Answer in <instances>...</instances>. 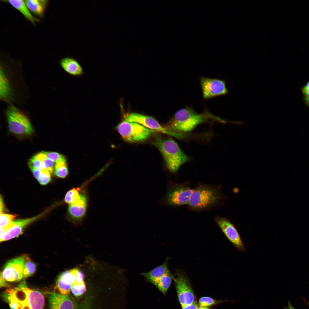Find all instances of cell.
<instances>
[{
  "mask_svg": "<svg viewBox=\"0 0 309 309\" xmlns=\"http://www.w3.org/2000/svg\"><path fill=\"white\" fill-rule=\"evenodd\" d=\"M25 260V256L10 260L5 264L0 274L6 281L12 282L21 281L23 278Z\"/></svg>",
  "mask_w": 309,
  "mask_h": 309,
  "instance_id": "cell-10",
  "label": "cell"
},
{
  "mask_svg": "<svg viewBox=\"0 0 309 309\" xmlns=\"http://www.w3.org/2000/svg\"><path fill=\"white\" fill-rule=\"evenodd\" d=\"M82 272L77 268L67 270L62 273L58 277L56 287L62 294L68 295L70 293L73 285L80 284L84 282Z\"/></svg>",
  "mask_w": 309,
  "mask_h": 309,
  "instance_id": "cell-8",
  "label": "cell"
},
{
  "mask_svg": "<svg viewBox=\"0 0 309 309\" xmlns=\"http://www.w3.org/2000/svg\"><path fill=\"white\" fill-rule=\"evenodd\" d=\"M6 281L4 279L1 275H0V287H3L6 286L7 284L6 282Z\"/></svg>",
  "mask_w": 309,
  "mask_h": 309,
  "instance_id": "cell-36",
  "label": "cell"
},
{
  "mask_svg": "<svg viewBox=\"0 0 309 309\" xmlns=\"http://www.w3.org/2000/svg\"><path fill=\"white\" fill-rule=\"evenodd\" d=\"M125 119L129 122L139 123L150 129L164 134L172 135L161 126L157 121L152 117L136 113H131L126 115Z\"/></svg>",
  "mask_w": 309,
  "mask_h": 309,
  "instance_id": "cell-14",
  "label": "cell"
},
{
  "mask_svg": "<svg viewBox=\"0 0 309 309\" xmlns=\"http://www.w3.org/2000/svg\"><path fill=\"white\" fill-rule=\"evenodd\" d=\"M10 89L8 80L3 70L1 69L0 72V96L3 98L7 97L10 92Z\"/></svg>",
  "mask_w": 309,
  "mask_h": 309,
  "instance_id": "cell-24",
  "label": "cell"
},
{
  "mask_svg": "<svg viewBox=\"0 0 309 309\" xmlns=\"http://www.w3.org/2000/svg\"><path fill=\"white\" fill-rule=\"evenodd\" d=\"M35 155L42 162L45 169L47 170L51 173L54 172L55 163L47 158L43 151L36 154Z\"/></svg>",
  "mask_w": 309,
  "mask_h": 309,
  "instance_id": "cell-26",
  "label": "cell"
},
{
  "mask_svg": "<svg viewBox=\"0 0 309 309\" xmlns=\"http://www.w3.org/2000/svg\"><path fill=\"white\" fill-rule=\"evenodd\" d=\"M43 152L47 158L52 160L55 163L66 159L64 156L57 152Z\"/></svg>",
  "mask_w": 309,
  "mask_h": 309,
  "instance_id": "cell-28",
  "label": "cell"
},
{
  "mask_svg": "<svg viewBox=\"0 0 309 309\" xmlns=\"http://www.w3.org/2000/svg\"><path fill=\"white\" fill-rule=\"evenodd\" d=\"M86 290V285L84 282L78 285L72 286L71 291L75 296H78L82 295Z\"/></svg>",
  "mask_w": 309,
  "mask_h": 309,
  "instance_id": "cell-31",
  "label": "cell"
},
{
  "mask_svg": "<svg viewBox=\"0 0 309 309\" xmlns=\"http://www.w3.org/2000/svg\"><path fill=\"white\" fill-rule=\"evenodd\" d=\"M29 166L38 169L43 170L45 169L42 162L35 155L30 159L28 162Z\"/></svg>",
  "mask_w": 309,
  "mask_h": 309,
  "instance_id": "cell-29",
  "label": "cell"
},
{
  "mask_svg": "<svg viewBox=\"0 0 309 309\" xmlns=\"http://www.w3.org/2000/svg\"><path fill=\"white\" fill-rule=\"evenodd\" d=\"M41 213L34 217L13 221L1 230L3 234L0 239V242L10 240L17 237L23 232V229L27 225L42 217L46 212Z\"/></svg>",
  "mask_w": 309,
  "mask_h": 309,
  "instance_id": "cell-11",
  "label": "cell"
},
{
  "mask_svg": "<svg viewBox=\"0 0 309 309\" xmlns=\"http://www.w3.org/2000/svg\"><path fill=\"white\" fill-rule=\"evenodd\" d=\"M173 276L171 272L165 275L153 284L162 293L165 294L169 287Z\"/></svg>",
  "mask_w": 309,
  "mask_h": 309,
  "instance_id": "cell-21",
  "label": "cell"
},
{
  "mask_svg": "<svg viewBox=\"0 0 309 309\" xmlns=\"http://www.w3.org/2000/svg\"><path fill=\"white\" fill-rule=\"evenodd\" d=\"M25 260L23 269V277L25 278L32 276L35 272L36 265L29 258L25 256Z\"/></svg>",
  "mask_w": 309,
  "mask_h": 309,
  "instance_id": "cell-25",
  "label": "cell"
},
{
  "mask_svg": "<svg viewBox=\"0 0 309 309\" xmlns=\"http://www.w3.org/2000/svg\"><path fill=\"white\" fill-rule=\"evenodd\" d=\"M15 217L13 215L4 214H0V227H2L8 224Z\"/></svg>",
  "mask_w": 309,
  "mask_h": 309,
  "instance_id": "cell-30",
  "label": "cell"
},
{
  "mask_svg": "<svg viewBox=\"0 0 309 309\" xmlns=\"http://www.w3.org/2000/svg\"><path fill=\"white\" fill-rule=\"evenodd\" d=\"M197 309H213L207 307L198 306Z\"/></svg>",
  "mask_w": 309,
  "mask_h": 309,
  "instance_id": "cell-39",
  "label": "cell"
},
{
  "mask_svg": "<svg viewBox=\"0 0 309 309\" xmlns=\"http://www.w3.org/2000/svg\"><path fill=\"white\" fill-rule=\"evenodd\" d=\"M19 11L30 22L33 24L40 21V20L34 17L27 6L25 1L10 0L5 1Z\"/></svg>",
  "mask_w": 309,
  "mask_h": 309,
  "instance_id": "cell-19",
  "label": "cell"
},
{
  "mask_svg": "<svg viewBox=\"0 0 309 309\" xmlns=\"http://www.w3.org/2000/svg\"><path fill=\"white\" fill-rule=\"evenodd\" d=\"M60 64L63 69L71 75L78 76L83 73L82 68L79 63L72 58H63L61 60Z\"/></svg>",
  "mask_w": 309,
  "mask_h": 309,
  "instance_id": "cell-17",
  "label": "cell"
},
{
  "mask_svg": "<svg viewBox=\"0 0 309 309\" xmlns=\"http://www.w3.org/2000/svg\"><path fill=\"white\" fill-rule=\"evenodd\" d=\"M177 296L181 306L191 304L195 302L193 290L187 277L183 272L178 271L174 278Z\"/></svg>",
  "mask_w": 309,
  "mask_h": 309,
  "instance_id": "cell-7",
  "label": "cell"
},
{
  "mask_svg": "<svg viewBox=\"0 0 309 309\" xmlns=\"http://www.w3.org/2000/svg\"><path fill=\"white\" fill-rule=\"evenodd\" d=\"M68 170L66 159L55 163L54 174L61 178H66L68 174Z\"/></svg>",
  "mask_w": 309,
  "mask_h": 309,
  "instance_id": "cell-22",
  "label": "cell"
},
{
  "mask_svg": "<svg viewBox=\"0 0 309 309\" xmlns=\"http://www.w3.org/2000/svg\"><path fill=\"white\" fill-rule=\"evenodd\" d=\"M210 119L217 120L223 123L225 121L208 112L199 114L192 108L187 107L177 111L164 128L173 136H177L179 133L190 131L198 124Z\"/></svg>",
  "mask_w": 309,
  "mask_h": 309,
  "instance_id": "cell-2",
  "label": "cell"
},
{
  "mask_svg": "<svg viewBox=\"0 0 309 309\" xmlns=\"http://www.w3.org/2000/svg\"><path fill=\"white\" fill-rule=\"evenodd\" d=\"M285 309H289H289H288V308H285Z\"/></svg>",
  "mask_w": 309,
  "mask_h": 309,
  "instance_id": "cell-41",
  "label": "cell"
},
{
  "mask_svg": "<svg viewBox=\"0 0 309 309\" xmlns=\"http://www.w3.org/2000/svg\"><path fill=\"white\" fill-rule=\"evenodd\" d=\"M221 198L219 195L213 189L199 186L193 189L188 204L193 208L201 209L215 205Z\"/></svg>",
  "mask_w": 309,
  "mask_h": 309,
  "instance_id": "cell-6",
  "label": "cell"
},
{
  "mask_svg": "<svg viewBox=\"0 0 309 309\" xmlns=\"http://www.w3.org/2000/svg\"><path fill=\"white\" fill-rule=\"evenodd\" d=\"M87 202L86 195L81 193L78 199L74 203L68 206V213L70 218L74 221L82 220L86 213Z\"/></svg>",
  "mask_w": 309,
  "mask_h": 309,
  "instance_id": "cell-16",
  "label": "cell"
},
{
  "mask_svg": "<svg viewBox=\"0 0 309 309\" xmlns=\"http://www.w3.org/2000/svg\"><path fill=\"white\" fill-rule=\"evenodd\" d=\"M302 92L304 95L306 100L309 103V82L303 88Z\"/></svg>",
  "mask_w": 309,
  "mask_h": 309,
  "instance_id": "cell-34",
  "label": "cell"
},
{
  "mask_svg": "<svg viewBox=\"0 0 309 309\" xmlns=\"http://www.w3.org/2000/svg\"><path fill=\"white\" fill-rule=\"evenodd\" d=\"M6 114L8 128L11 133L22 138L29 137L34 134V130L29 120L17 108L9 106Z\"/></svg>",
  "mask_w": 309,
  "mask_h": 309,
  "instance_id": "cell-4",
  "label": "cell"
},
{
  "mask_svg": "<svg viewBox=\"0 0 309 309\" xmlns=\"http://www.w3.org/2000/svg\"><path fill=\"white\" fill-rule=\"evenodd\" d=\"M153 144L162 154L168 169L173 173L177 171L180 166L188 160L187 156L172 139L158 137Z\"/></svg>",
  "mask_w": 309,
  "mask_h": 309,
  "instance_id": "cell-3",
  "label": "cell"
},
{
  "mask_svg": "<svg viewBox=\"0 0 309 309\" xmlns=\"http://www.w3.org/2000/svg\"><path fill=\"white\" fill-rule=\"evenodd\" d=\"M80 191L79 188H74L70 190L65 195V202L69 205L74 203L80 197Z\"/></svg>",
  "mask_w": 309,
  "mask_h": 309,
  "instance_id": "cell-23",
  "label": "cell"
},
{
  "mask_svg": "<svg viewBox=\"0 0 309 309\" xmlns=\"http://www.w3.org/2000/svg\"><path fill=\"white\" fill-rule=\"evenodd\" d=\"M42 173L37 180L40 184L45 185L49 183L51 180V173L46 169L42 170Z\"/></svg>",
  "mask_w": 309,
  "mask_h": 309,
  "instance_id": "cell-32",
  "label": "cell"
},
{
  "mask_svg": "<svg viewBox=\"0 0 309 309\" xmlns=\"http://www.w3.org/2000/svg\"><path fill=\"white\" fill-rule=\"evenodd\" d=\"M225 301L216 300L209 297H203L199 299L198 304L199 306L208 307Z\"/></svg>",
  "mask_w": 309,
  "mask_h": 309,
  "instance_id": "cell-27",
  "label": "cell"
},
{
  "mask_svg": "<svg viewBox=\"0 0 309 309\" xmlns=\"http://www.w3.org/2000/svg\"><path fill=\"white\" fill-rule=\"evenodd\" d=\"M193 189L183 185H177L169 190L165 198V203L179 206L188 204Z\"/></svg>",
  "mask_w": 309,
  "mask_h": 309,
  "instance_id": "cell-13",
  "label": "cell"
},
{
  "mask_svg": "<svg viewBox=\"0 0 309 309\" xmlns=\"http://www.w3.org/2000/svg\"><path fill=\"white\" fill-rule=\"evenodd\" d=\"M198 306L196 302L186 306H182V309H197Z\"/></svg>",
  "mask_w": 309,
  "mask_h": 309,
  "instance_id": "cell-35",
  "label": "cell"
},
{
  "mask_svg": "<svg viewBox=\"0 0 309 309\" xmlns=\"http://www.w3.org/2000/svg\"><path fill=\"white\" fill-rule=\"evenodd\" d=\"M289 308V309H296V308L293 307L291 305L290 303L289 302L288 304Z\"/></svg>",
  "mask_w": 309,
  "mask_h": 309,
  "instance_id": "cell-40",
  "label": "cell"
},
{
  "mask_svg": "<svg viewBox=\"0 0 309 309\" xmlns=\"http://www.w3.org/2000/svg\"><path fill=\"white\" fill-rule=\"evenodd\" d=\"M79 309H90V306L86 304H82Z\"/></svg>",
  "mask_w": 309,
  "mask_h": 309,
  "instance_id": "cell-38",
  "label": "cell"
},
{
  "mask_svg": "<svg viewBox=\"0 0 309 309\" xmlns=\"http://www.w3.org/2000/svg\"><path fill=\"white\" fill-rule=\"evenodd\" d=\"M215 221L228 240L237 249L244 251L245 246L240 235L234 225L228 219L217 217Z\"/></svg>",
  "mask_w": 309,
  "mask_h": 309,
  "instance_id": "cell-12",
  "label": "cell"
},
{
  "mask_svg": "<svg viewBox=\"0 0 309 309\" xmlns=\"http://www.w3.org/2000/svg\"><path fill=\"white\" fill-rule=\"evenodd\" d=\"M29 167L34 177L38 180L42 173V170L38 169L31 166H29Z\"/></svg>",
  "mask_w": 309,
  "mask_h": 309,
  "instance_id": "cell-33",
  "label": "cell"
},
{
  "mask_svg": "<svg viewBox=\"0 0 309 309\" xmlns=\"http://www.w3.org/2000/svg\"><path fill=\"white\" fill-rule=\"evenodd\" d=\"M25 3L31 12L41 17L44 13L47 1L44 0H25Z\"/></svg>",
  "mask_w": 309,
  "mask_h": 309,
  "instance_id": "cell-20",
  "label": "cell"
},
{
  "mask_svg": "<svg viewBox=\"0 0 309 309\" xmlns=\"http://www.w3.org/2000/svg\"><path fill=\"white\" fill-rule=\"evenodd\" d=\"M169 259V258L167 257L165 262L161 265L148 272L142 273L141 274L148 281L154 283L164 276L170 272L167 266Z\"/></svg>",
  "mask_w": 309,
  "mask_h": 309,
  "instance_id": "cell-18",
  "label": "cell"
},
{
  "mask_svg": "<svg viewBox=\"0 0 309 309\" xmlns=\"http://www.w3.org/2000/svg\"><path fill=\"white\" fill-rule=\"evenodd\" d=\"M200 82L204 99L226 95L228 93L224 80L201 77Z\"/></svg>",
  "mask_w": 309,
  "mask_h": 309,
  "instance_id": "cell-9",
  "label": "cell"
},
{
  "mask_svg": "<svg viewBox=\"0 0 309 309\" xmlns=\"http://www.w3.org/2000/svg\"><path fill=\"white\" fill-rule=\"evenodd\" d=\"M0 214L3 213V212L4 211V203L3 201L2 197L1 195L0 197Z\"/></svg>",
  "mask_w": 309,
  "mask_h": 309,
  "instance_id": "cell-37",
  "label": "cell"
},
{
  "mask_svg": "<svg viewBox=\"0 0 309 309\" xmlns=\"http://www.w3.org/2000/svg\"><path fill=\"white\" fill-rule=\"evenodd\" d=\"M47 300L49 309H74V303L68 295L52 292Z\"/></svg>",
  "mask_w": 309,
  "mask_h": 309,
  "instance_id": "cell-15",
  "label": "cell"
},
{
  "mask_svg": "<svg viewBox=\"0 0 309 309\" xmlns=\"http://www.w3.org/2000/svg\"><path fill=\"white\" fill-rule=\"evenodd\" d=\"M2 296L11 309H42L44 304L42 293L29 288L25 281L6 290Z\"/></svg>",
  "mask_w": 309,
  "mask_h": 309,
  "instance_id": "cell-1",
  "label": "cell"
},
{
  "mask_svg": "<svg viewBox=\"0 0 309 309\" xmlns=\"http://www.w3.org/2000/svg\"><path fill=\"white\" fill-rule=\"evenodd\" d=\"M115 128L124 140L130 142L145 140L153 133L157 132L139 123L125 119L119 124Z\"/></svg>",
  "mask_w": 309,
  "mask_h": 309,
  "instance_id": "cell-5",
  "label": "cell"
}]
</instances>
